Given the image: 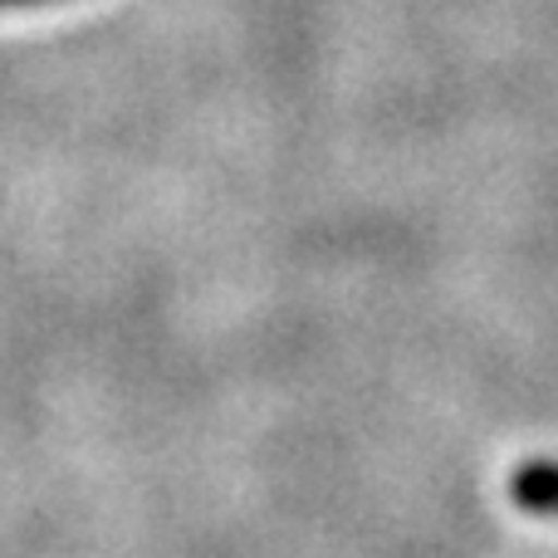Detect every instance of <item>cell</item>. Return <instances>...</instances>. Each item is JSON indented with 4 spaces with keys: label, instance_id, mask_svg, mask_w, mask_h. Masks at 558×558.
I'll return each mask as SVG.
<instances>
[{
    "label": "cell",
    "instance_id": "cell-1",
    "mask_svg": "<svg viewBox=\"0 0 558 558\" xmlns=\"http://www.w3.org/2000/svg\"><path fill=\"white\" fill-rule=\"evenodd\" d=\"M510 500L520 505L524 514H544V520H558V465L549 461H530L510 475Z\"/></svg>",
    "mask_w": 558,
    "mask_h": 558
},
{
    "label": "cell",
    "instance_id": "cell-2",
    "mask_svg": "<svg viewBox=\"0 0 558 558\" xmlns=\"http://www.w3.org/2000/svg\"><path fill=\"white\" fill-rule=\"evenodd\" d=\"M0 5H29V0H0Z\"/></svg>",
    "mask_w": 558,
    "mask_h": 558
}]
</instances>
